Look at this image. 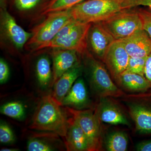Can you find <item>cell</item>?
<instances>
[{
    "label": "cell",
    "instance_id": "6da1fadb",
    "mask_svg": "<svg viewBox=\"0 0 151 151\" xmlns=\"http://www.w3.org/2000/svg\"><path fill=\"white\" fill-rule=\"evenodd\" d=\"M61 105L49 94L42 97L38 105L29 128L33 130L55 133L64 138L68 128V118Z\"/></svg>",
    "mask_w": 151,
    "mask_h": 151
},
{
    "label": "cell",
    "instance_id": "7a4b0ae2",
    "mask_svg": "<svg viewBox=\"0 0 151 151\" xmlns=\"http://www.w3.org/2000/svg\"><path fill=\"white\" fill-rule=\"evenodd\" d=\"M91 23H84L73 18L59 31L48 43L36 50L44 48H58L75 50L82 55L87 51L88 35Z\"/></svg>",
    "mask_w": 151,
    "mask_h": 151
},
{
    "label": "cell",
    "instance_id": "3957f363",
    "mask_svg": "<svg viewBox=\"0 0 151 151\" xmlns=\"http://www.w3.org/2000/svg\"><path fill=\"white\" fill-rule=\"evenodd\" d=\"M82 56L90 87L98 98L121 97L125 94L113 82L105 66L98 59L88 50Z\"/></svg>",
    "mask_w": 151,
    "mask_h": 151
},
{
    "label": "cell",
    "instance_id": "277c9868",
    "mask_svg": "<svg viewBox=\"0 0 151 151\" xmlns=\"http://www.w3.org/2000/svg\"><path fill=\"white\" fill-rule=\"evenodd\" d=\"M69 9L75 20L92 24L104 21L124 9L123 0H84Z\"/></svg>",
    "mask_w": 151,
    "mask_h": 151
},
{
    "label": "cell",
    "instance_id": "5b68a950",
    "mask_svg": "<svg viewBox=\"0 0 151 151\" xmlns=\"http://www.w3.org/2000/svg\"><path fill=\"white\" fill-rule=\"evenodd\" d=\"M139 134L151 135V89L121 97Z\"/></svg>",
    "mask_w": 151,
    "mask_h": 151
},
{
    "label": "cell",
    "instance_id": "8992f818",
    "mask_svg": "<svg viewBox=\"0 0 151 151\" xmlns=\"http://www.w3.org/2000/svg\"><path fill=\"white\" fill-rule=\"evenodd\" d=\"M45 19L32 29V36L26 44L35 50L54 38L61 29L73 18L69 9L50 13Z\"/></svg>",
    "mask_w": 151,
    "mask_h": 151
},
{
    "label": "cell",
    "instance_id": "52a82bcc",
    "mask_svg": "<svg viewBox=\"0 0 151 151\" xmlns=\"http://www.w3.org/2000/svg\"><path fill=\"white\" fill-rule=\"evenodd\" d=\"M66 111L76 120L86 135L90 151L102 150L103 134L100 120L91 109L76 110L66 107Z\"/></svg>",
    "mask_w": 151,
    "mask_h": 151
},
{
    "label": "cell",
    "instance_id": "ba28073f",
    "mask_svg": "<svg viewBox=\"0 0 151 151\" xmlns=\"http://www.w3.org/2000/svg\"><path fill=\"white\" fill-rule=\"evenodd\" d=\"M101 22L116 40L128 37L143 29L142 20L137 9L123 10Z\"/></svg>",
    "mask_w": 151,
    "mask_h": 151
},
{
    "label": "cell",
    "instance_id": "9c48e42d",
    "mask_svg": "<svg viewBox=\"0 0 151 151\" xmlns=\"http://www.w3.org/2000/svg\"><path fill=\"white\" fill-rule=\"evenodd\" d=\"M113 99L110 97L99 98L95 106L94 113L102 123L130 127L126 114L119 104Z\"/></svg>",
    "mask_w": 151,
    "mask_h": 151
},
{
    "label": "cell",
    "instance_id": "30bf717a",
    "mask_svg": "<svg viewBox=\"0 0 151 151\" xmlns=\"http://www.w3.org/2000/svg\"><path fill=\"white\" fill-rule=\"evenodd\" d=\"M130 56L121 40H116L111 45L103 62L110 71L114 80L127 69Z\"/></svg>",
    "mask_w": 151,
    "mask_h": 151
},
{
    "label": "cell",
    "instance_id": "8fae6325",
    "mask_svg": "<svg viewBox=\"0 0 151 151\" xmlns=\"http://www.w3.org/2000/svg\"><path fill=\"white\" fill-rule=\"evenodd\" d=\"M115 39L100 22L92 24L88 35V47L97 59L103 61L108 48Z\"/></svg>",
    "mask_w": 151,
    "mask_h": 151
},
{
    "label": "cell",
    "instance_id": "7c38bea8",
    "mask_svg": "<svg viewBox=\"0 0 151 151\" xmlns=\"http://www.w3.org/2000/svg\"><path fill=\"white\" fill-rule=\"evenodd\" d=\"M1 24L4 34L17 49L23 48L31 37L32 33L19 25L6 9H1Z\"/></svg>",
    "mask_w": 151,
    "mask_h": 151
},
{
    "label": "cell",
    "instance_id": "4fadbf2b",
    "mask_svg": "<svg viewBox=\"0 0 151 151\" xmlns=\"http://www.w3.org/2000/svg\"><path fill=\"white\" fill-rule=\"evenodd\" d=\"M121 40L130 57H145L151 52V37L143 29Z\"/></svg>",
    "mask_w": 151,
    "mask_h": 151
},
{
    "label": "cell",
    "instance_id": "5bb4252c",
    "mask_svg": "<svg viewBox=\"0 0 151 151\" xmlns=\"http://www.w3.org/2000/svg\"><path fill=\"white\" fill-rule=\"evenodd\" d=\"M75 50L54 48L51 52L53 62L52 85L67 70L80 62Z\"/></svg>",
    "mask_w": 151,
    "mask_h": 151
},
{
    "label": "cell",
    "instance_id": "9a60e30c",
    "mask_svg": "<svg viewBox=\"0 0 151 151\" xmlns=\"http://www.w3.org/2000/svg\"><path fill=\"white\" fill-rule=\"evenodd\" d=\"M68 128L63 139L65 148L69 151H90L89 142L83 130L74 118H68Z\"/></svg>",
    "mask_w": 151,
    "mask_h": 151
},
{
    "label": "cell",
    "instance_id": "2e32d148",
    "mask_svg": "<svg viewBox=\"0 0 151 151\" xmlns=\"http://www.w3.org/2000/svg\"><path fill=\"white\" fill-rule=\"evenodd\" d=\"M90 100L84 80L78 78L63 98L62 106L76 110H84L89 106Z\"/></svg>",
    "mask_w": 151,
    "mask_h": 151
},
{
    "label": "cell",
    "instance_id": "e0dca14e",
    "mask_svg": "<svg viewBox=\"0 0 151 151\" xmlns=\"http://www.w3.org/2000/svg\"><path fill=\"white\" fill-rule=\"evenodd\" d=\"M83 69V66L80 61L63 73L54 83V89L52 95L60 105L74 82L81 76Z\"/></svg>",
    "mask_w": 151,
    "mask_h": 151
},
{
    "label": "cell",
    "instance_id": "ac0fdd59",
    "mask_svg": "<svg viewBox=\"0 0 151 151\" xmlns=\"http://www.w3.org/2000/svg\"><path fill=\"white\" fill-rule=\"evenodd\" d=\"M115 81L120 89L131 93H141L151 89V83L145 76L136 73L124 71Z\"/></svg>",
    "mask_w": 151,
    "mask_h": 151
},
{
    "label": "cell",
    "instance_id": "d6986e66",
    "mask_svg": "<svg viewBox=\"0 0 151 151\" xmlns=\"http://www.w3.org/2000/svg\"><path fill=\"white\" fill-rule=\"evenodd\" d=\"M36 72L39 84L42 88L52 85L53 73L49 59L47 56L40 58L36 65Z\"/></svg>",
    "mask_w": 151,
    "mask_h": 151
},
{
    "label": "cell",
    "instance_id": "ffe728a7",
    "mask_svg": "<svg viewBox=\"0 0 151 151\" xmlns=\"http://www.w3.org/2000/svg\"><path fill=\"white\" fill-rule=\"evenodd\" d=\"M55 133L38 134L30 138L27 142V150L29 151H51L56 150L54 145L47 139L54 135Z\"/></svg>",
    "mask_w": 151,
    "mask_h": 151
},
{
    "label": "cell",
    "instance_id": "44dd1931",
    "mask_svg": "<svg viewBox=\"0 0 151 151\" xmlns=\"http://www.w3.org/2000/svg\"><path fill=\"white\" fill-rule=\"evenodd\" d=\"M128 143V137L125 132H114L107 137L105 142V147L108 151H127Z\"/></svg>",
    "mask_w": 151,
    "mask_h": 151
},
{
    "label": "cell",
    "instance_id": "7402d4cb",
    "mask_svg": "<svg viewBox=\"0 0 151 151\" xmlns=\"http://www.w3.org/2000/svg\"><path fill=\"white\" fill-rule=\"evenodd\" d=\"M84 0H50L42 9V15L50 13L69 9Z\"/></svg>",
    "mask_w": 151,
    "mask_h": 151
},
{
    "label": "cell",
    "instance_id": "603a6c76",
    "mask_svg": "<svg viewBox=\"0 0 151 151\" xmlns=\"http://www.w3.org/2000/svg\"><path fill=\"white\" fill-rule=\"evenodd\" d=\"M3 115L15 119H22L25 114V109L22 103L19 101H12L6 103L1 108Z\"/></svg>",
    "mask_w": 151,
    "mask_h": 151
},
{
    "label": "cell",
    "instance_id": "cb8c5ba5",
    "mask_svg": "<svg viewBox=\"0 0 151 151\" xmlns=\"http://www.w3.org/2000/svg\"><path fill=\"white\" fill-rule=\"evenodd\" d=\"M147 57L136 58L130 57L129 63L125 71L145 76V67Z\"/></svg>",
    "mask_w": 151,
    "mask_h": 151
},
{
    "label": "cell",
    "instance_id": "d4e9b609",
    "mask_svg": "<svg viewBox=\"0 0 151 151\" xmlns=\"http://www.w3.org/2000/svg\"><path fill=\"white\" fill-rule=\"evenodd\" d=\"M15 137L10 127L5 123H1L0 125V142L4 144L13 143Z\"/></svg>",
    "mask_w": 151,
    "mask_h": 151
},
{
    "label": "cell",
    "instance_id": "484cf974",
    "mask_svg": "<svg viewBox=\"0 0 151 151\" xmlns=\"http://www.w3.org/2000/svg\"><path fill=\"white\" fill-rule=\"evenodd\" d=\"M137 10L142 20L143 29L151 37V11L144 8H139Z\"/></svg>",
    "mask_w": 151,
    "mask_h": 151
},
{
    "label": "cell",
    "instance_id": "4316f807",
    "mask_svg": "<svg viewBox=\"0 0 151 151\" xmlns=\"http://www.w3.org/2000/svg\"><path fill=\"white\" fill-rule=\"evenodd\" d=\"M42 0H14L16 8L21 11L29 10L34 8Z\"/></svg>",
    "mask_w": 151,
    "mask_h": 151
},
{
    "label": "cell",
    "instance_id": "83f0119b",
    "mask_svg": "<svg viewBox=\"0 0 151 151\" xmlns=\"http://www.w3.org/2000/svg\"><path fill=\"white\" fill-rule=\"evenodd\" d=\"M139 6L146 7L151 11V0H123L124 10Z\"/></svg>",
    "mask_w": 151,
    "mask_h": 151
},
{
    "label": "cell",
    "instance_id": "f1b7e54d",
    "mask_svg": "<svg viewBox=\"0 0 151 151\" xmlns=\"http://www.w3.org/2000/svg\"><path fill=\"white\" fill-rule=\"evenodd\" d=\"M10 70L7 63L2 58L0 60V83L3 84L7 81L9 76Z\"/></svg>",
    "mask_w": 151,
    "mask_h": 151
},
{
    "label": "cell",
    "instance_id": "f546056e",
    "mask_svg": "<svg viewBox=\"0 0 151 151\" xmlns=\"http://www.w3.org/2000/svg\"><path fill=\"white\" fill-rule=\"evenodd\" d=\"M138 151H151V140L143 141L138 143L136 147Z\"/></svg>",
    "mask_w": 151,
    "mask_h": 151
},
{
    "label": "cell",
    "instance_id": "4dcf8cb0",
    "mask_svg": "<svg viewBox=\"0 0 151 151\" xmlns=\"http://www.w3.org/2000/svg\"><path fill=\"white\" fill-rule=\"evenodd\" d=\"M145 76L151 83V52L147 57L146 60Z\"/></svg>",
    "mask_w": 151,
    "mask_h": 151
},
{
    "label": "cell",
    "instance_id": "1f68e13d",
    "mask_svg": "<svg viewBox=\"0 0 151 151\" xmlns=\"http://www.w3.org/2000/svg\"><path fill=\"white\" fill-rule=\"evenodd\" d=\"M1 9H6L7 0H0Z\"/></svg>",
    "mask_w": 151,
    "mask_h": 151
},
{
    "label": "cell",
    "instance_id": "d6a6232c",
    "mask_svg": "<svg viewBox=\"0 0 151 151\" xmlns=\"http://www.w3.org/2000/svg\"><path fill=\"white\" fill-rule=\"evenodd\" d=\"M19 149L16 148H2L1 149V151H17Z\"/></svg>",
    "mask_w": 151,
    "mask_h": 151
}]
</instances>
